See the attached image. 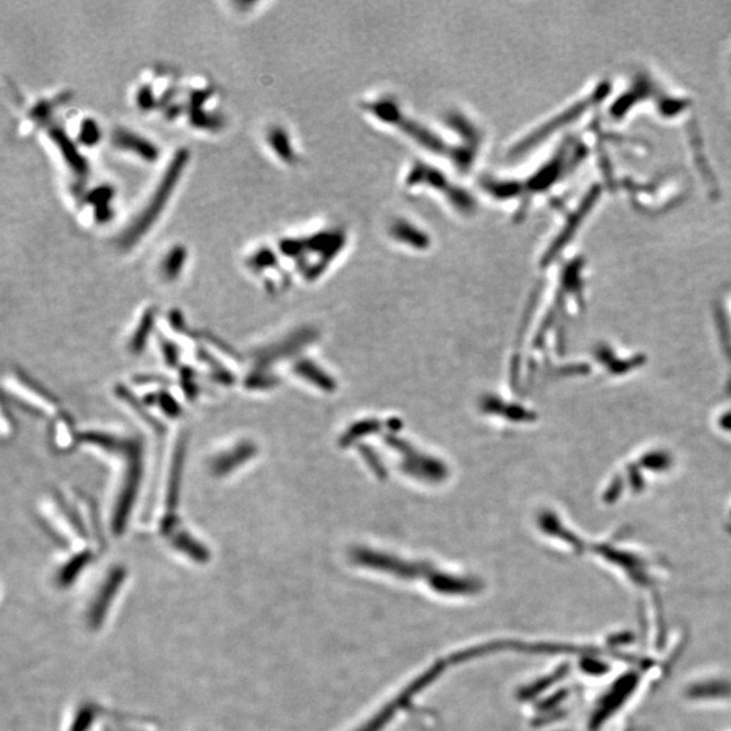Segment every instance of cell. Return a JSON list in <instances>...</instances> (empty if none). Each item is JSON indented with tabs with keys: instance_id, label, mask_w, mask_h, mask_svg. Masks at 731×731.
Segmentation results:
<instances>
[{
	"instance_id": "obj_1",
	"label": "cell",
	"mask_w": 731,
	"mask_h": 731,
	"mask_svg": "<svg viewBox=\"0 0 731 731\" xmlns=\"http://www.w3.org/2000/svg\"><path fill=\"white\" fill-rule=\"evenodd\" d=\"M185 163H186V154H183V152H180L175 157V160H172V164L166 172L164 179H161L159 188H156V191H154V198L148 202L144 211L138 216L136 221L133 222L132 228H129V231L126 232L123 241L128 245L136 242L138 238L142 236L149 229V226L156 221L157 216L161 211V207H164V204L170 198L171 190L175 188V183L179 178V171L183 167Z\"/></svg>"
}]
</instances>
